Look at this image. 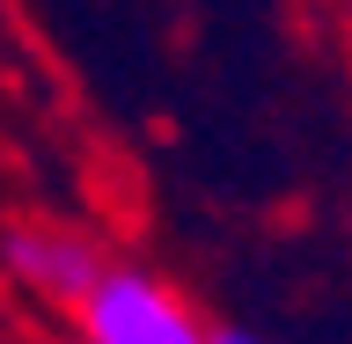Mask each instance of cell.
Instances as JSON below:
<instances>
[{"instance_id": "1", "label": "cell", "mask_w": 352, "mask_h": 344, "mask_svg": "<svg viewBox=\"0 0 352 344\" xmlns=\"http://www.w3.org/2000/svg\"><path fill=\"white\" fill-rule=\"evenodd\" d=\"M81 344H213L198 308L147 264H103V279L74 301Z\"/></svg>"}, {"instance_id": "2", "label": "cell", "mask_w": 352, "mask_h": 344, "mask_svg": "<svg viewBox=\"0 0 352 344\" xmlns=\"http://www.w3.org/2000/svg\"><path fill=\"white\" fill-rule=\"evenodd\" d=\"M0 257H8V279H15L22 293L66 308V315H74V301L103 279V264H110L103 249H96L81 227H66V220H22V227H8Z\"/></svg>"}, {"instance_id": "3", "label": "cell", "mask_w": 352, "mask_h": 344, "mask_svg": "<svg viewBox=\"0 0 352 344\" xmlns=\"http://www.w3.org/2000/svg\"><path fill=\"white\" fill-rule=\"evenodd\" d=\"M213 344H264L257 330H213Z\"/></svg>"}]
</instances>
